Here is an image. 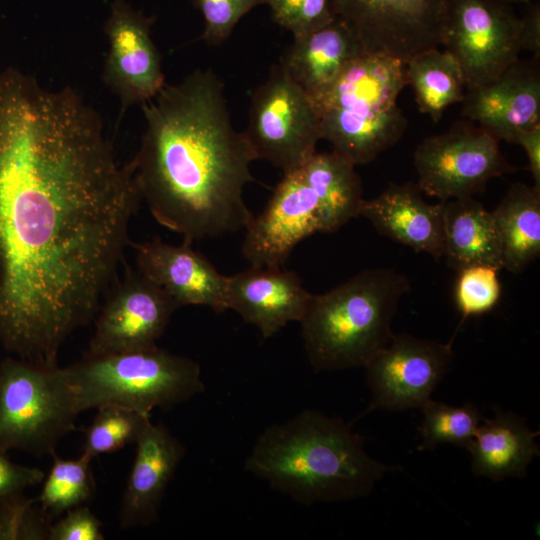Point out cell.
Segmentation results:
<instances>
[{"label": "cell", "mask_w": 540, "mask_h": 540, "mask_svg": "<svg viewBox=\"0 0 540 540\" xmlns=\"http://www.w3.org/2000/svg\"><path fill=\"white\" fill-rule=\"evenodd\" d=\"M141 200L98 113L70 86L0 71V342L57 366L100 307Z\"/></svg>", "instance_id": "6da1fadb"}, {"label": "cell", "mask_w": 540, "mask_h": 540, "mask_svg": "<svg viewBox=\"0 0 540 540\" xmlns=\"http://www.w3.org/2000/svg\"><path fill=\"white\" fill-rule=\"evenodd\" d=\"M141 108L145 130L129 165L155 220L191 243L245 229L254 215L243 189L256 158L216 74L197 69Z\"/></svg>", "instance_id": "7a4b0ae2"}, {"label": "cell", "mask_w": 540, "mask_h": 540, "mask_svg": "<svg viewBox=\"0 0 540 540\" xmlns=\"http://www.w3.org/2000/svg\"><path fill=\"white\" fill-rule=\"evenodd\" d=\"M398 469L371 458L351 424L310 409L264 429L245 461L247 472L302 505L365 497Z\"/></svg>", "instance_id": "3957f363"}, {"label": "cell", "mask_w": 540, "mask_h": 540, "mask_svg": "<svg viewBox=\"0 0 540 540\" xmlns=\"http://www.w3.org/2000/svg\"><path fill=\"white\" fill-rule=\"evenodd\" d=\"M409 290L403 274L373 268L325 293L312 294L299 323L314 371L365 367L391 339L393 317Z\"/></svg>", "instance_id": "277c9868"}, {"label": "cell", "mask_w": 540, "mask_h": 540, "mask_svg": "<svg viewBox=\"0 0 540 540\" xmlns=\"http://www.w3.org/2000/svg\"><path fill=\"white\" fill-rule=\"evenodd\" d=\"M406 85V63L382 54L360 53L313 101L322 139L355 166L370 163L397 143L407 128L397 105Z\"/></svg>", "instance_id": "5b68a950"}, {"label": "cell", "mask_w": 540, "mask_h": 540, "mask_svg": "<svg viewBox=\"0 0 540 540\" xmlns=\"http://www.w3.org/2000/svg\"><path fill=\"white\" fill-rule=\"evenodd\" d=\"M79 413L118 405L150 415L204 391L199 364L157 345L105 355H89L64 367Z\"/></svg>", "instance_id": "8992f818"}, {"label": "cell", "mask_w": 540, "mask_h": 540, "mask_svg": "<svg viewBox=\"0 0 540 540\" xmlns=\"http://www.w3.org/2000/svg\"><path fill=\"white\" fill-rule=\"evenodd\" d=\"M77 410L64 368L20 358L0 363V452L53 455L60 439L75 430Z\"/></svg>", "instance_id": "52a82bcc"}, {"label": "cell", "mask_w": 540, "mask_h": 540, "mask_svg": "<svg viewBox=\"0 0 540 540\" xmlns=\"http://www.w3.org/2000/svg\"><path fill=\"white\" fill-rule=\"evenodd\" d=\"M503 0H444L442 45L457 61L466 88L499 78L520 53H539L540 12L518 17Z\"/></svg>", "instance_id": "ba28073f"}, {"label": "cell", "mask_w": 540, "mask_h": 540, "mask_svg": "<svg viewBox=\"0 0 540 540\" xmlns=\"http://www.w3.org/2000/svg\"><path fill=\"white\" fill-rule=\"evenodd\" d=\"M243 134L256 159L270 162L283 173L299 168L316 152L322 139L318 111L281 63L253 92Z\"/></svg>", "instance_id": "9c48e42d"}, {"label": "cell", "mask_w": 540, "mask_h": 540, "mask_svg": "<svg viewBox=\"0 0 540 540\" xmlns=\"http://www.w3.org/2000/svg\"><path fill=\"white\" fill-rule=\"evenodd\" d=\"M414 166L422 193L441 202L472 197L491 179L515 171L501 154L499 140L475 126L425 138L415 149Z\"/></svg>", "instance_id": "30bf717a"}, {"label": "cell", "mask_w": 540, "mask_h": 540, "mask_svg": "<svg viewBox=\"0 0 540 540\" xmlns=\"http://www.w3.org/2000/svg\"><path fill=\"white\" fill-rule=\"evenodd\" d=\"M364 52L407 63L442 45L444 0H332Z\"/></svg>", "instance_id": "8fae6325"}, {"label": "cell", "mask_w": 540, "mask_h": 540, "mask_svg": "<svg viewBox=\"0 0 540 540\" xmlns=\"http://www.w3.org/2000/svg\"><path fill=\"white\" fill-rule=\"evenodd\" d=\"M453 357L452 340L441 343L393 334L364 367L372 394L366 412L421 408L431 399Z\"/></svg>", "instance_id": "7c38bea8"}, {"label": "cell", "mask_w": 540, "mask_h": 540, "mask_svg": "<svg viewBox=\"0 0 540 540\" xmlns=\"http://www.w3.org/2000/svg\"><path fill=\"white\" fill-rule=\"evenodd\" d=\"M177 303L138 270L128 269L98 309L86 354L105 355L156 346Z\"/></svg>", "instance_id": "4fadbf2b"}, {"label": "cell", "mask_w": 540, "mask_h": 540, "mask_svg": "<svg viewBox=\"0 0 540 540\" xmlns=\"http://www.w3.org/2000/svg\"><path fill=\"white\" fill-rule=\"evenodd\" d=\"M153 22L126 0H112L104 26L109 51L102 78L120 100V118L129 106L151 100L166 85L151 37Z\"/></svg>", "instance_id": "5bb4252c"}, {"label": "cell", "mask_w": 540, "mask_h": 540, "mask_svg": "<svg viewBox=\"0 0 540 540\" xmlns=\"http://www.w3.org/2000/svg\"><path fill=\"white\" fill-rule=\"evenodd\" d=\"M245 259L254 267L281 268L298 243L321 232L318 200L299 168L286 172L264 210L245 228Z\"/></svg>", "instance_id": "9a60e30c"}, {"label": "cell", "mask_w": 540, "mask_h": 540, "mask_svg": "<svg viewBox=\"0 0 540 540\" xmlns=\"http://www.w3.org/2000/svg\"><path fill=\"white\" fill-rule=\"evenodd\" d=\"M137 270L164 290L179 307L207 306L217 313L227 309V276L222 275L192 243L179 245L159 237L134 243Z\"/></svg>", "instance_id": "2e32d148"}, {"label": "cell", "mask_w": 540, "mask_h": 540, "mask_svg": "<svg viewBox=\"0 0 540 540\" xmlns=\"http://www.w3.org/2000/svg\"><path fill=\"white\" fill-rule=\"evenodd\" d=\"M463 115L496 137L516 143L523 133L540 126V78L520 60L496 80L468 87Z\"/></svg>", "instance_id": "e0dca14e"}, {"label": "cell", "mask_w": 540, "mask_h": 540, "mask_svg": "<svg viewBox=\"0 0 540 540\" xmlns=\"http://www.w3.org/2000/svg\"><path fill=\"white\" fill-rule=\"evenodd\" d=\"M311 297L294 271L250 266L227 276V309L254 325L265 338L290 322H299Z\"/></svg>", "instance_id": "ac0fdd59"}, {"label": "cell", "mask_w": 540, "mask_h": 540, "mask_svg": "<svg viewBox=\"0 0 540 540\" xmlns=\"http://www.w3.org/2000/svg\"><path fill=\"white\" fill-rule=\"evenodd\" d=\"M135 444L119 512L122 529L146 527L158 520L168 485L186 453L182 442L162 423L150 422Z\"/></svg>", "instance_id": "d6986e66"}, {"label": "cell", "mask_w": 540, "mask_h": 540, "mask_svg": "<svg viewBox=\"0 0 540 540\" xmlns=\"http://www.w3.org/2000/svg\"><path fill=\"white\" fill-rule=\"evenodd\" d=\"M444 204L426 202L416 183H390L377 197L363 200L359 215L382 236L438 261L444 257Z\"/></svg>", "instance_id": "ffe728a7"}, {"label": "cell", "mask_w": 540, "mask_h": 540, "mask_svg": "<svg viewBox=\"0 0 540 540\" xmlns=\"http://www.w3.org/2000/svg\"><path fill=\"white\" fill-rule=\"evenodd\" d=\"M362 52L354 32L336 16L313 31L294 36L280 63L315 101Z\"/></svg>", "instance_id": "44dd1931"}, {"label": "cell", "mask_w": 540, "mask_h": 540, "mask_svg": "<svg viewBox=\"0 0 540 540\" xmlns=\"http://www.w3.org/2000/svg\"><path fill=\"white\" fill-rule=\"evenodd\" d=\"M538 435L520 416L494 408L493 417H483L467 448L473 473L493 481L525 477L529 464L540 454Z\"/></svg>", "instance_id": "7402d4cb"}, {"label": "cell", "mask_w": 540, "mask_h": 540, "mask_svg": "<svg viewBox=\"0 0 540 540\" xmlns=\"http://www.w3.org/2000/svg\"><path fill=\"white\" fill-rule=\"evenodd\" d=\"M444 257L457 272L472 265L503 269L492 213L472 197L451 199L444 204Z\"/></svg>", "instance_id": "603a6c76"}, {"label": "cell", "mask_w": 540, "mask_h": 540, "mask_svg": "<svg viewBox=\"0 0 540 540\" xmlns=\"http://www.w3.org/2000/svg\"><path fill=\"white\" fill-rule=\"evenodd\" d=\"M299 170L318 200L321 232L337 231L359 216L363 189L353 163L333 150L316 151Z\"/></svg>", "instance_id": "cb8c5ba5"}, {"label": "cell", "mask_w": 540, "mask_h": 540, "mask_svg": "<svg viewBox=\"0 0 540 540\" xmlns=\"http://www.w3.org/2000/svg\"><path fill=\"white\" fill-rule=\"evenodd\" d=\"M491 213L500 240L503 269L522 272L540 256V190L514 183Z\"/></svg>", "instance_id": "d4e9b609"}, {"label": "cell", "mask_w": 540, "mask_h": 540, "mask_svg": "<svg viewBox=\"0 0 540 540\" xmlns=\"http://www.w3.org/2000/svg\"><path fill=\"white\" fill-rule=\"evenodd\" d=\"M407 82L420 112L434 121L452 104L462 101L465 80L457 61L438 48L419 53L406 63Z\"/></svg>", "instance_id": "484cf974"}, {"label": "cell", "mask_w": 540, "mask_h": 540, "mask_svg": "<svg viewBox=\"0 0 540 540\" xmlns=\"http://www.w3.org/2000/svg\"><path fill=\"white\" fill-rule=\"evenodd\" d=\"M52 456V467L43 479L37 498L51 518L81 506L92 497L95 489L90 466L92 458L84 453L77 459H62L56 453Z\"/></svg>", "instance_id": "4316f807"}, {"label": "cell", "mask_w": 540, "mask_h": 540, "mask_svg": "<svg viewBox=\"0 0 540 540\" xmlns=\"http://www.w3.org/2000/svg\"><path fill=\"white\" fill-rule=\"evenodd\" d=\"M420 409L423 419L418 450L434 449L442 443L467 449L483 419L479 409L470 403L451 406L430 399Z\"/></svg>", "instance_id": "83f0119b"}, {"label": "cell", "mask_w": 540, "mask_h": 540, "mask_svg": "<svg viewBox=\"0 0 540 540\" xmlns=\"http://www.w3.org/2000/svg\"><path fill=\"white\" fill-rule=\"evenodd\" d=\"M85 430L82 453L90 458L114 453L136 443L151 422L150 415L118 406L104 405Z\"/></svg>", "instance_id": "f1b7e54d"}, {"label": "cell", "mask_w": 540, "mask_h": 540, "mask_svg": "<svg viewBox=\"0 0 540 540\" xmlns=\"http://www.w3.org/2000/svg\"><path fill=\"white\" fill-rule=\"evenodd\" d=\"M498 272L490 265H472L458 272L455 301L462 315L460 324L469 316L487 313L497 305L501 295Z\"/></svg>", "instance_id": "f546056e"}, {"label": "cell", "mask_w": 540, "mask_h": 540, "mask_svg": "<svg viewBox=\"0 0 540 540\" xmlns=\"http://www.w3.org/2000/svg\"><path fill=\"white\" fill-rule=\"evenodd\" d=\"M51 517L37 498L22 494L0 500V539H48Z\"/></svg>", "instance_id": "4dcf8cb0"}, {"label": "cell", "mask_w": 540, "mask_h": 540, "mask_svg": "<svg viewBox=\"0 0 540 540\" xmlns=\"http://www.w3.org/2000/svg\"><path fill=\"white\" fill-rule=\"evenodd\" d=\"M273 20L299 36L313 31L336 15L332 0H267Z\"/></svg>", "instance_id": "1f68e13d"}, {"label": "cell", "mask_w": 540, "mask_h": 540, "mask_svg": "<svg viewBox=\"0 0 540 540\" xmlns=\"http://www.w3.org/2000/svg\"><path fill=\"white\" fill-rule=\"evenodd\" d=\"M201 12L204 29L201 39L209 45H220L231 35L239 20L267 0H192Z\"/></svg>", "instance_id": "d6a6232c"}, {"label": "cell", "mask_w": 540, "mask_h": 540, "mask_svg": "<svg viewBox=\"0 0 540 540\" xmlns=\"http://www.w3.org/2000/svg\"><path fill=\"white\" fill-rule=\"evenodd\" d=\"M101 521L86 506H78L51 524L48 540H103Z\"/></svg>", "instance_id": "836d02e7"}, {"label": "cell", "mask_w": 540, "mask_h": 540, "mask_svg": "<svg viewBox=\"0 0 540 540\" xmlns=\"http://www.w3.org/2000/svg\"><path fill=\"white\" fill-rule=\"evenodd\" d=\"M45 477L41 469L19 465L0 452V500L22 494Z\"/></svg>", "instance_id": "e575fe53"}, {"label": "cell", "mask_w": 540, "mask_h": 540, "mask_svg": "<svg viewBox=\"0 0 540 540\" xmlns=\"http://www.w3.org/2000/svg\"><path fill=\"white\" fill-rule=\"evenodd\" d=\"M516 144H520L527 155L528 168L534 180V187L540 190V126H537L517 139Z\"/></svg>", "instance_id": "d590c367"}, {"label": "cell", "mask_w": 540, "mask_h": 540, "mask_svg": "<svg viewBox=\"0 0 540 540\" xmlns=\"http://www.w3.org/2000/svg\"><path fill=\"white\" fill-rule=\"evenodd\" d=\"M509 1H524V0H509Z\"/></svg>", "instance_id": "8d00e7d4"}, {"label": "cell", "mask_w": 540, "mask_h": 540, "mask_svg": "<svg viewBox=\"0 0 540 540\" xmlns=\"http://www.w3.org/2000/svg\"><path fill=\"white\" fill-rule=\"evenodd\" d=\"M503 1H509V0H503Z\"/></svg>", "instance_id": "74e56055"}]
</instances>
